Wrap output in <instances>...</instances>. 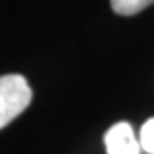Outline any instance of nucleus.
<instances>
[{
    "instance_id": "4",
    "label": "nucleus",
    "mask_w": 154,
    "mask_h": 154,
    "mask_svg": "<svg viewBox=\"0 0 154 154\" xmlns=\"http://www.w3.org/2000/svg\"><path fill=\"white\" fill-rule=\"evenodd\" d=\"M139 144L140 149H144L146 152L154 154V118H149L142 125L139 134Z\"/></svg>"
},
{
    "instance_id": "2",
    "label": "nucleus",
    "mask_w": 154,
    "mask_h": 154,
    "mask_svg": "<svg viewBox=\"0 0 154 154\" xmlns=\"http://www.w3.org/2000/svg\"><path fill=\"white\" fill-rule=\"evenodd\" d=\"M105 147L108 154H140L139 139L127 122H118L106 130Z\"/></svg>"
},
{
    "instance_id": "1",
    "label": "nucleus",
    "mask_w": 154,
    "mask_h": 154,
    "mask_svg": "<svg viewBox=\"0 0 154 154\" xmlns=\"http://www.w3.org/2000/svg\"><path fill=\"white\" fill-rule=\"evenodd\" d=\"M33 93L28 81L19 74L0 77V128L9 125L31 103Z\"/></svg>"
},
{
    "instance_id": "3",
    "label": "nucleus",
    "mask_w": 154,
    "mask_h": 154,
    "mask_svg": "<svg viewBox=\"0 0 154 154\" xmlns=\"http://www.w3.org/2000/svg\"><path fill=\"white\" fill-rule=\"evenodd\" d=\"M154 4V0H111V9L120 16H134Z\"/></svg>"
}]
</instances>
